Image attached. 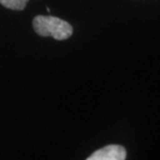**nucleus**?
Listing matches in <instances>:
<instances>
[{"label": "nucleus", "instance_id": "f257e3e1", "mask_svg": "<svg viewBox=\"0 0 160 160\" xmlns=\"http://www.w3.org/2000/svg\"><path fill=\"white\" fill-rule=\"evenodd\" d=\"M32 26L39 36L51 37L57 41L68 40L73 34L71 24L53 16H37L32 21Z\"/></svg>", "mask_w": 160, "mask_h": 160}, {"label": "nucleus", "instance_id": "f03ea898", "mask_svg": "<svg viewBox=\"0 0 160 160\" xmlns=\"http://www.w3.org/2000/svg\"><path fill=\"white\" fill-rule=\"evenodd\" d=\"M127 152L124 147L119 145H109L95 151L88 157V160H125Z\"/></svg>", "mask_w": 160, "mask_h": 160}, {"label": "nucleus", "instance_id": "7ed1b4c3", "mask_svg": "<svg viewBox=\"0 0 160 160\" xmlns=\"http://www.w3.org/2000/svg\"><path fill=\"white\" fill-rule=\"evenodd\" d=\"M29 0H0L2 6L14 11H22L25 8Z\"/></svg>", "mask_w": 160, "mask_h": 160}]
</instances>
